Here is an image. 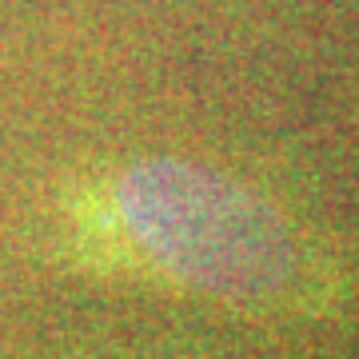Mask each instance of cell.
Segmentation results:
<instances>
[{
	"label": "cell",
	"mask_w": 359,
	"mask_h": 359,
	"mask_svg": "<svg viewBox=\"0 0 359 359\" xmlns=\"http://www.w3.org/2000/svg\"><path fill=\"white\" fill-rule=\"evenodd\" d=\"M60 236L80 268L231 308H292L311 287L292 219L244 180L184 156H136L76 176L60 192Z\"/></svg>",
	"instance_id": "6da1fadb"
}]
</instances>
